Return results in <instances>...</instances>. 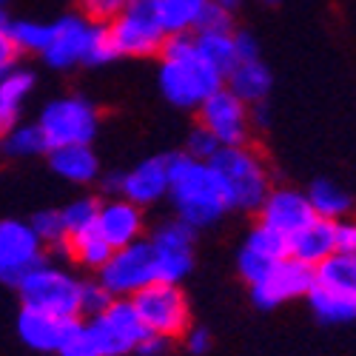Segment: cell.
Listing matches in <instances>:
<instances>
[{"instance_id":"8d00e7d4","label":"cell","mask_w":356,"mask_h":356,"mask_svg":"<svg viewBox=\"0 0 356 356\" xmlns=\"http://www.w3.org/2000/svg\"><path fill=\"white\" fill-rule=\"evenodd\" d=\"M129 3L131 0H83V9L92 23H111Z\"/></svg>"},{"instance_id":"484cf974","label":"cell","mask_w":356,"mask_h":356,"mask_svg":"<svg viewBox=\"0 0 356 356\" xmlns=\"http://www.w3.org/2000/svg\"><path fill=\"white\" fill-rule=\"evenodd\" d=\"M194 46L222 77L236 66L234 32H197L194 35Z\"/></svg>"},{"instance_id":"83f0119b","label":"cell","mask_w":356,"mask_h":356,"mask_svg":"<svg viewBox=\"0 0 356 356\" xmlns=\"http://www.w3.org/2000/svg\"><path fill=\"white\" fill-rule=\"evenodd\" d=\"M6 35L15 46V51H23V54H43L46 46H49V38H51V26L46 23H38V20H12Z\"/></svg>"},{"instance_id":"1f68e13d","label":"cell","mask_w":356,"mask_h":356,"mask_svg":"<svg viewBox=\"0 0 356 356\" xmlns=\"http://www.w3.org/2000/svg\"><path fill=\"white\" fill-rule=\"evenodd\" d=\"M243 248H248V251H254V254H259V257H265V259H274V262H282V259L291 257V254H288V240H285V236H280L277 231L265 228V225H257V228L248 234V240H245Z\"/></svg>"},{"instance_id":"f1b7e54d","label":"cell","mask_w":356,"mask_h":356,"mask_svg":"<svg viewBox=\"0 0 356 356\" xmlns=\"http://www.w3.org/2000/svg\"><path fill=\"white\" fill-rule=\"evenodd\" d=\"M46 137L38 123H17L9 134H3V152L12 157H35L46 152Z\"/></svg>"},{"instance_id":"ee69618b","label":"cell","mask_w":356,"mask_h":356,"mask_svg":"<svg viewBox=\"0 0 356 356\" xmlns=\"http://www.w3.org/2000/svg\"><path fill=\"white\" fill-rule=\"evenodd\" d=\"M251 123L254 126H259V129H265V126H268V120H271V111H268V106H265V103H257V106H251Z\"/></svg>"},{"instance_id":"7dc6e473","label":"cell","mask_w":356,"mask_h":356,"mask_svg":"<svg viewBox=\"0 0 356 356\" xmlns=\"http://www.w3.org/2000/svg\"><path fill=\"white\" fill-rule=\"evenodd\" d=\"M3 6H6V0H0V9H3Z\"/></svg>"},{"instance_id":"4316f807","label":"cell","mask_w":356,"mask_h":356,"mask_svg":"<svg viewBox=\"0 0 356 356\" xmlns=\"http://www.w3.org/2000/svg\"><path fill=\"white\" fill-rule=\"evenodd\" d=\"M69 254H72L80 265H86V268H97V271H100L103 265L111 259L114 248L103 240L97 228H92V231H83V234H77V236H69Z\"/></svg>"},{"instance_id":"6da1fadb","label":"cell","mask_w":356,"mask_h":356,"mask_svg":"<svg viewBox=\"0 0 356 356\" xmlns=\"http://www.w3.org/2000/svg\"><path fill=\"white\" fill-rule=\"evenodd\" d=\"M168 197L174 202L177 220L191 231L220 222L231 209L214 165L200 163L188 154L168 157Z\"/></svg>"},{"instance_id":"277c9868","label":"cell","mask_w":356,"mask_h":356,"mask_svg":"<svg viewBox=\"0 0 356 356\" xmlns=\"http://www.w3.org/2000/svg\"><path fill=\"white\" fill-rule=\"evenodd\" d=\"M214 171L225 186L231 209L254 211L271 191V177L262 157L248 145H222L211 160Z\"/></svg>"},{"instance_id":"4fadbf2b","label":"cell","mask_w":356,"mask_h":356,"mask_svg":"<svg viewBox=\"0 0 356 356\" xmlns=\"http://www.w3.org/2000/svg\"><path fill=\"white\" fill-rule=\"evenodd\" d=\"M200 126L205 131H211L220 145H245L248 129H251L248 106L243 100H236L222 86L217 95H211L200 106Z\"/></svg>"},{"instance_id":"ab89813d","label":"cell","mask_w":356,"mask_h":356,"mask_svg":"<svg viewBox=\"0 0 356 356\" xmlns=\"http://www.w3.org/2000/svg\"><path fill=\"white\" fill-rule=\"evenodd\" d=\"M234 49H236V63H245V60H259L257 40H254L248 32H234Z\"/></svg>"},{"instance_id":"2e32d148","label":"cell","mask_w":356,"mask_h":356,"mask_svg":"<svg viewBox=\"0 0 356 356\" xmlns=\"http://www.w3.org/2000/svg\"><path fill=\"white\" fill-rule=\"evenodd\" d=\"M92 29H95V23L80 17V15H69V17H60L57 23H51L49 46L40 54L46 60V66L72 69V66L83 63L86 49H88V38H92Z\"/></svg>"},{"instance_id":"f546056e","label":"cell","mask_w":356,"mask_h":356,"mask_svg":"<svg viewBox=\"0 0 356 356\" xmlns=\"http://www.w3.org/2000/svg\"><path fill=\"white\" fill-rule=\"evenodd\" d=\"M35 228L38 240L54 251H63L69 254V231H66V222H63V214L60 211H40L35 214V220L29 222Z\"/></svg>"},{"instance_id":"f6af8a7d","label":"cell","mask_w":356,"mask_h":356,"mask_svg":"<svg viewBox=\"0 0 356 356\" xmlns=\"http://www.w3.org/2000/svg\"><path fill=\"white\" fill-rule=\"evenodd\" d=\"M211 3H217V6H220V9H225V12H234L236 6L243 3V0H211Z\"/></svg>"},{"instance_id":"603a6c76","label":"cell","mask_w":356,"mask_h":356,"mask_svg":"<svg viewBox=\"0 0 356 356\" xmlns=\"http://www.w3.org/2000/svg\"><path fill=\"white\" fill-rule=\"evenodd\" d=\"M35 88V74L12 69L6 77H0V137L9 134L20 123V111Z\"/></svg>"},{"instance_id":"4dcf8cb0","label":"cell","mask_w":356,"mask_h":356,"mask_svg":"<svg viewBox=\"0 0 356 356\" xmlns=\"http://www.w3.org/2000/svg\"><path fill=\"white\" fill-rule=\"evenodd\" d=\"M60 214H63V222H66L69 236H77V234H83V231L97 228L100 202H97V200H92V197H80V200L69 202Z\"/></svg>"},{"instance_id":"e575fe53","label":"cell","mask_w":356,"mask_h":356,"mask_svg":"<svg viewBox=\"0 0 356 356\" xmlns=\"http://www.w3.org/2000/svg\"><path fill=\"white\" fill-rule=\"evenodd\" d=\"M114 302V296L100 285V280L97 282H83L80 285V314H88V316H100L108 305Z\"/></svg>"},{"instance_id":"30bf717a","label":"cell","mask_w":356,"mask_h":356,"mask_svg":"<svg viewBox=\"0 0 356 356\" xmlns=\"http://www.w3.org/2000/svg\"><path fill=\"white\" fill-rule=\"evenodd\" d=\"M43 262V243L35 228L20 220H0V282L20 285Z\"/></svg>"},{"instance_id":"d6a6232c","label":"cell","mask_w":356,"mask_h":356,"mask_svg":"<svg viewBox=\"0 0 356 356\" xmlns=\"http://www.w3.org/2000/svg\"><path fill=\"white\" fill-rule=\"evenodd\" d=\"M114 57H120V54H117V46H114V40H111L108 23H95L83 63H86V66H106V63L114 60Z\"/></svg>"},{"instance_id":"d6986e66","label":"cell","mask_w":356,"mask_h":356,"mask_svg":"<svg viewBox=\"0 0 356 356\" xmlns=\"http://www.w3.org/2000/svg\"><path fill=\"white\" fill-rule=\"evenodd\" d=\"M97 231L103 240L117 251L123 245H131L140 240L143 234V211L140 205L129 202V200H108L106 205H100L97 214Z\"/></svg>"},{"instance_id":"7c38bea8","label":"cell","mask_w":356,"mask_h":356,"mask_svg":"<svg viewBox=\"0 0 356 356\" xmlns=\"http://www.w3.org/2000/svg\"><path fill=\"white\" fill-rule=\"evenodd\" d=\"M100 353L103 356H123L137 350V345L143 342V337L148 334L143 328V322L137 316V308L131 300H114L100 316H95L88 322Z\"/></svg>"},{"instance_id":"d4e9b609","label":"cell","mask_w":356,"mask_h":356,"mask_svg":"<svg viewBox=\"0 0 356 356\" xmlns=\"http://www.w3.org/2000/svg\"><path fill=\"white\" fill-rule=\"evenodd\" d=\"M305 197L319 220L337 222V220H345V214L350 211V197L331 180H316Z\"/></svg>"},{"instance_id":"7bdbcfd3","label":"cell","mask_w":356,"mask_h":356,"mask_svg":"<svg viewBox=\"0 0 356 356\" xmlns=\"http://www.w3.org/2000/svg\"><path fill=\"white\" fill-rule=\"evenodd\" d=\"M165 345H168V339H163V337H157V334H145L143 342L137 345V353H143V356H157V353L165 350Z\"/></svg>"},{"instance_id":"836d02e7","label":"cell","mask_w":356,"mask_h":356,"mask_svg":"<svg viewBox=\"0 0 356 356\" xmlns=\"http://www.w3.org/2000/svg\"><path fill=\"white\" fill-rule=\"evenodd\" d=\"M57 353L60 356H103L92 328H88V325H80V322L72 328V334L66 337V342L60 345Z\"/></svg>"},{"instance_id":"f35d334b","label":"cell","mask_w":356,"mask_h":356,"mask_svg":"<svg viewBox=\"0 0 356 356\" xmlns=\"http://www.w3.org/2000/svg\"><path fill=\"white\" fill-rule=\"evenodd\" d=\"M337 254L356 257V220L337 222Z\"/></svg>"},{"instance_id":"b9f144b4","label":"cell","mask_w":356,"mask_h":356,"mask_svg":"<svg viewBox=\"0 0 356 356\" xmlns=\"http://www.w3.org/2000/svg\"><path fill=\"white\" fill-rule=\"evenodd\" d=\"M15 57H17V51H15L12 40H9V35L0 32V77H6L15 69Z\"/></svg>"},{"instance_id":"44dd1931","label":"cell","mask_w":356,"mask_h":356,"mask_svg":"<svg viewBox=\"0 0 356 356\" xmlns=\"http://www.w3.org/2000/svg\"><path fill=\"white\" fill-rule=\"evenodd\" d=\"M228 92L236 97V100H243L245 106H257V103H265V97H268L271 92V72L268 66H265L262 60H245V63H236L228 74Z\"/></svg>"},{"instance_id":"ba28073f","label":"cell","mask_w":356,"mask_h":356,"mask_svg":"<svg viewBox=\"0 0 356 356\" xmlns=\"http://www.w3.org/2000/svg\"><path fill=\"white\" fill-rule=\"evenodd\" d=\"M137 316L148 334L174 339L188 331V300L177 285L154 282L131 296Z\"/></svg>"},{"instance_id":"52a82bcc","label":"cell","mask_w":356,"mask_h":356,"mask_svg":"<svg viewBox=\"0 0 356 356\" xmlns=\"http://www.w3.org/2000/svg\"><path fill=\"white\" fill-rule=\"evenodd\" d=\"M49 152L63 145H88L97 134V108L86 97H57L46 103L38 120Z\"/></svg>"},{"instance_id":"8fae6325","label":"cell","mask_w":356,"mask_h":356,"mask_svg":"<svg viewBox=\"0 0 356 356\" xmlns=\"http://www.w3.org/2000/svg\"><path fill=\"white\" fill-rule=\"evenodd\" d=\"M148 245H152L157 265V282L177 285L188 277L194 265V231L188 225H183L180 220L163 222L152 234Z\"/></svg>"},{"instance_id":"74e56055","label":"cell","mask_w":356,"mask_h":356,"mask_svg":"<svg viewBox=\"0 0 356 356\" xmlns=\"http://www.w3.org/2000/svg\"><path fill=\"white\" fill-rule=\"evenodd\" d=\"M197 32H231V12L220 9L217 3H209V9L202 12Z\"/></svg>"},{"instance_id":"9a60e30c","label":"cell","mask_w":356,"mask_h":356,"mask_svg":"<svg viewBox=\"0 0 356 356\" xmlns=\"http://www.w3.org/2000/svg\"><path fill=\"white\" fill-rule=\"evenodd\" d=\"M316 220L311 202L302 191L293 188H271L268 197L259 205V225L277 231L291 243L302 228H308Z\"/></svg>"},{"instance_id":"7402d4cb","label":"cell","mask_w":356,"mask_h":356,"mask_svg":"<svg viewBox=\"0 0 356 356\" xmlns=\"http://www.w3.org/2000/svg\"><path fill=\"white\" fill-rule=\"evenodd\" d=\"M49 163H51V171L57 177H63V180L77 183V186H86V183L97 180V174H100V163H97V154L92 152V145L51 148Z\"/></svg>"},{"instance_id":"bcb514c9","label":"cell","mask_w":356,"mask_h":356,"mask_svg":"<svg viewBox=\"0 0 356 356\" xmlns=\"http://www.w3.org/2000/svg\"><path fill=\"white\" fill-rule=\"evenodd\" d=\"M9 17H6V9H0V32H6V29H9Z\"/></svg>"},{"instance_id":"3957f363","label":"cell","mask_w":356,"mask_h":356,"mask_svg":"<svg viewBox=\"0 0 356 356\" xmlns=\"http://www.w3.org/2000/svg\"><path fill=\"white\" fill-rule=\"evenodd\" d=\"M308 302L316 319L339 325L356 319V257L334 254L314 268Z\"/></svg>"},{"instance_id":"5b68a950","label":"cell","mask_w":356,"mask_h":356,"mask_svg":"<svg viewBox=\"0 0 356 356\" xmlns=\"http://www.w3.org/2000/svg\"><path fill=\"white\" fill-rule=\"evenodd\" d=\"M108 32L117 46V54H126V57L160 54L168 40L157 0H131V3L108 23Z\"/></svg>"},{"instance_id":"9c48e42d","label":"cell","mask_w":356,"mask_h":356,"mask_svg":"<svg viewBox=\"0 0 356 356\" xmlns=\"http://www.w3.org/2000/svg\"><path fill=\"white\" fill-rule=\"evenodd\" d=\"M157 282V265L152 245L137 240L111 254V259L100 268V285L114 300H131L134 293Z\"/></svg>"},{"instance_id":"cb8c5ba5","label":"cell","mask_w":356,"mask_h":356,"mask_svg":"<svg viewBox=\"0 0 356 356\" xmlns=\"http://www.w3.org/2000/svg\"><path fill=\"white\" fill-rule=\"evenodd\" d=\"M209 3L211 0H157L160 17H163L168 38L197 32V23H200L202 12L209 9Z\"/></svg>"},{"instance_id":"8992f818","label":"cell","mask_w":356,"mask_h":356,"mask_svg":"<svg viewBox=\"0 0 356 356\" xmlns=\"http://www.w3.org/2000/svg\"><path fill=\"white\" fill-rule=\"evenodd\" d=\"M80 285L83 282H77L69 271L49 265V262H40L32 274L23 277L17 291H20L23 308L74 319L80 314Z\"/></svg>"},{"instance_id":"e0dca14e","label":"cell","mask_w":356,"mask_h":356,"mask_svg":"<svg viewBox=\"0 0 356 356\" xmlns=\"http://www.w3.org/2000/svg\"><path fill=\"white\" fill-rule=\"evenodd\" d=\"M120 197L134 205H152L168 197V157H148L120 177Z\"/></svg>"},{"instance_id":"ffe728a7","label":"cell","mask_w":356,"mask_h":356,"mask_svg":"<svg viewBox=\"0 0 356 356\" xmlns=\"http://www.w3.org/2000/svg\"><path fill=\"white\" fill-rule=\"evenodd\" d=\"M288 254L293 259L311 265V268L322 265L328 257L337 254V222H328V220H319L316 217L308 228H302L288 243Z\"/></svg>"},{"instance_id":"7a4b0ae2","label":"cell","mask_w":356,"mask_h":356,"mask_svg":"<svg viewBox=\"0 0 356 356\" xmlns=\"http://www.w3.org/2000/svg\"><path fill=\"white\" fill-rule=\"evenodd\" d=\"M160 60V92L180 108H200L222 88V74L197 51L191 35H171L163 46Z\"/></svg>"},{"instance_id":"d590c367","label":"cell","mask_w":356,"mask_h":356,"mask_svg":"<svg viewBox=\"0 0 356 356\" xmlns=\"http://www.w3.org/2000/svg\"><path fill=\"white\" fill-rule=\"evenodd\" d=\"M220 148H222V145L217 143V137H214L211 131H205L202 126H197V129L188 134L186 154H188V157H194V160H200V163H211V160L217 157Z\"/></svg>"},{"instance_id":"5bb4252c","label":"cell","mask_w":356,"mask_h":356,"mask_svg":"<svg viewBox=\"0 0 356 356\" xmlns=\"http://www.w3.org/2000/svg\"><path fill=\"white\" fill-rule=\"evenodd\" d=\"M311 285H314V268L311 265L288 257V259L277 262L265 280L251 285V300H254V305L268 311V308H277V305L293 300V296H302V293L308 296Z\"/></svg>"},{"instance_id":"60d3db41","label":"cell","mask_w":356,"mask_h":356,"mask_svg":"<svg viewBox=\"0 0 356 356\" xmlns=\"http://www.w3.org/2000/svg\"><path fill=\"white\" fill-rule=\"evenodd\" d=\"M183 337H186V348L191 353H205L211 348V337H209V331H205V328H188Z\"/></svg>"},{"instance_id":"ac0fdd59","label":"cell","mask_w":356,"mask_h":356,"mask_svg":"<svg viewBox=\"0 0 356 356\" xmlns=\"http://www.w3.org/2000/svg\"><path fill=\"white\" fill-rule=\"evenodd\" d=\"M74 325H77V319L54 316V314L35 311V308H23L17 316L20 339L35 350H60V345L66 342Z\"/></svg>"},{"instance_id":"c3c4849f","label":"cell","mask_w":356,"mask_h":356,"mask_svg":"<svg viewBox=\"0 0 356 356\" xmlns=\"http://www.w3.org/2000/svg\"><path fill=\"white\" fill-rule=\"evenodd\" d=\"M265 3H277V0H265Z\"/></svg>"}]
</instances>
